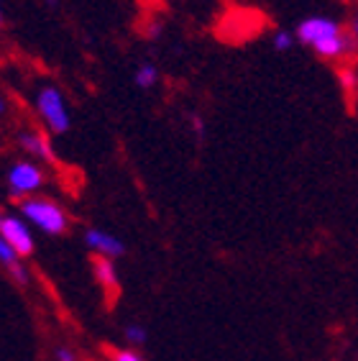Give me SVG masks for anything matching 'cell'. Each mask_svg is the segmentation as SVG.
<instances>
[{"label": "cell", "instance_id": "277c9868", "mask_svg": "<svg viewBox=\"0 0 358 361\" xmlns=\"http://www.w3.org/2000/svg\"><path fill=\"white\" fill-rule=\"evenodd\" d=\"M42 185H44V172L36 164H31V161H18L8 172V188H11V195H16V197L34 192Z\"/></svg>", "mask_w": 358, "mask_h": 361}, {"label": "cell", "instance_id": "3957f363", "mask_svg": "<svg viewBox=\"0 0 358 361\" xmlns=\"http://www.w3.org/2000/svg\"><path fill=\"white\" fill-rule=\"evenodd\" d=\"M36 111L42 116V121L47 123V128L51 133H67L72 118H69L67 103H64V95L59 87H42L39 95H36Z\"/></svg>", "mask_w": 358, "mask_h": 361}, {"label": "cell", "instance_id": "7a4b0ae2", "mask_svg": "<svg viewBox=\"0 0 358 361\" xmlns=\"http://www.w3.org/2000/svg\"><path fill=\"white\" fill-rule=\"evenodd\" d=\"M21 213L28 223L42 228L49 236H59L67 231V213L56 202L44 200V197H28L21 202Z\"/></svg>", "mask_w": 358, "mask_h": 361}, {"label": "cell", "instance_id": "30bf717a", "mask_svg": "<svg viewBox=\"0 0 358 361\" xmlns=\"http://www.w3.org/2000/svg\"><path fill=\"white\" fill-rule=\"evenodd\" d=\"M156 82H159V70H156V64L144 62V64H141V67L136 70V85L141 87V90H149V87H154Z\"/></svg>", "mask_w": 358, "mask_h": 361}, {"label": "cell", "instance_id": "52a82bcc", "mask_svg": "<svg viewBox=\"0 0 358 361\" xmlns=\"http://www.w3.org/2000/svg\"><path fill=\"white\" fill-rule=\"evenodd\" d=\"M21 144L26 152L36 154L39 159L44 161H54V152H51V144L47 141L44 133H23L21 136Z\"/></svg>", "mask_w": 358, "mask_h": 361}, {"label": "cell", "instance_id": "5bb4252c", "mask_svg": "<svg viewBox=\"0 0 358 361\" xmlns=\"http://www.w3.org/2000/svg\"><path fill=\"white\" fill-rule=\"evenodd\" d=\"M56 361H77V356L69 348H56Z\"/></svg>", "mask_w": 358, "mask_h": 361}, {"label": "cell", "instance_id": "4fadbf2b", "mask_svg": "<svg viewBox=\"0 0 358 361\" xmlns=\"http://www.w3.org/2000/svg\"><path fill=\"white\" fill-rule=\"evenodd\" d=\"M113 361H144L141 356H136L133 351H118L116 356H113Z\"/></svg>", "mask_w": 358, "mask_h": 361}, {"label": "cell", "instance_id": "2e32d148", "mask_svg": "<svg viewBox=\"0 0 358 361\" xmlns=\"http://www.w3.org/2000/svg\"><path fill=\"white\" fill-rule=\"evenodd\" d=\"M3 113H6V103H3V100H0V116H3Z\"/></svg>", "mask_w": 358, "mask_h": 361}, {"label": "cell", "instance_id": "7c38bea8", "mask_svg": "<svg viewBox=\"0 0 358 361\" xmlns=\"http://www.w3.org/2000/svg\"><path fill=\"white\" fill-rule=\"evenodd\" d=\"M125 336H128V341H133V343H144V341H146L144 326H136V323L125 326Z\"/></svg>", "mask_w": 358, "mask_h": 361}, {"label": "cell", "instance_id": "5b68a950", "mask_svg": "<svg viewBox=\"0 0 358 361\" xmlns=\"http://www.w3.org/2000/svg\"><path fill=\"white\" fill-rule=\"evenodd\" d=\"M0 236L6 238L18 257H28L34 251V236L28 226L21 218H3V226H0Z\"/></svg>", "mask_w": 358, "mask_h": 361}, {"label": "cell", "instance_id": "9a60e30c", "mask_svg": "<svg viewBox=\"0 0 358 361\" xmlns=\"http://www.w3.org/2000/svg\"><path fill=\"white\" fill-rule=\"evenodd\" d=\"M353 36H358V16L353 18Z\"/></svg>", "mask_w": 358, "mask_h": 361}, {"label": "cell", "instance_id": "8fae6325", "mask_svg": "<svg viewBox=\"0 0 358 361\" xmlns=\"http://www.w3.org/2000/svg\"><path fill=\"white\" fill-rule=\"evenodd\" d=\"M295 34H290V31H276L274 39H271V44H274L276 51H290L292 47H295Z\"/></svg>", "mask_w": 358, "mask_h": 361}, {"label": "cell", "instance_id": "ac0fdd59", "mask_svg": "<svg viewBox=\"0 0 358 361\" xmlns=\"http://www.w3.org/2000/svg\"><path fill=\"white\" fill-rule=\"evenodd\" d=\"M0 23H3V18H0Z\"/></svg>", "mask_w": 358, "mask_h": 361}, {"label": "cell", "instance_id": "6da1fadb", "mask_svg": "<svg viewBox=\"0 0 358 361\" xmlns=\"http://www.w3.org/2000/svg\"><path fill=\"white\" fill-rule=\"evenodd\" d=\"M295 39L304 47H310L317 56L323 59H340V56L353 51V39L351 34H345L343 26L331 18V16H310L304 18L295 31Z\"/></svg>", "mask_w": 358, "mask_h": 361}, {"label": "cell", "instance_id": "8992f818", "mask_svg": "<svg viewBox=\"0 0 358 361\" xmlns=\"http://www.w3.org/2000/svg\"><path fill=\"white\" fill-rule=\"evenodd\" d=\"M85 243H87L95 254H100L103 259L121 257V254L125 251V246L118 241L113 233H105V231H97V228H90L87 233H85Z\"/></svg>", "mask_w": 358, "mask_h": 361}, {"label": "cell", "instance_id": "ba28073f", "mask_svg": "<svg viewBox=\"0 0 358 361\" xmlns=\"http://www.w3.org/2000/svg\"><path fill=\"white\" fill-rule=\"evenodd\" d=\"M0 262H3V264H6L8 269L13 271L16 279H21V282L26 279V269H23V267L18 264V254H16L13 246H11V243H8L3 236H0Z\"/></svg>", "mask_w": 358, "mask_h": 361}, {"label": "cell", "instance_id": "e0dca14e", "mask_svg": "<svg viewBox=\"0 0 358 361\" xmlns=\"http://www.w3.org/2000/svg\"><path fill=\"white\" fill-rule=\"evenodd\" d=\"M0 226H3V216H0Z\"/></svg>", "mask_w": 358, "mask_h": 361}, {"label": "cell", "instance_id": "9c48e42d", "mask_svg": "<svg viewBox=\"0 0 358 361\" xmlns=\"http://www.w3.org/2000/svg\"><path fill=\"white\" fill-rule=\"evenodd\" d=\"M95 274H97V279L108 287V290H116L118 287V277H116V269H113V264H111V259H103V257L97 259Z\"/></svg>", "mask_w": 358, "mask_h": 361}]
</instances>
